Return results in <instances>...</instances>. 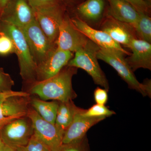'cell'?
<instances>
[{
	"instance_id": "cell-1",
	"label": "cell",
	"mask_w": 151,
	"mask_h": 151,
	"mask_svg": "<svg viewBox=\"0 0 151 151\" xmlns=\"http://www.w3.org/2000/svg\"><path fill=\"white\" fill-rule=\"evenodd\" d=\"M77 70L76 68L66 65L51 78L31 85L28 93L45 101L65 102L72 100L77 97L72 87V79Z\"/></svg>"
},
{
	"instance_id": "cell-2",
	"label": "cell",
	"mask_w": 151,
	"mask_h": 151,
	"mask_svg": "<svg viewBox=\"0 0 151 151\" xmlns=\"http://www.w3.org/2000/svg\"><path fill=\"white\" fill-rule=\"evenodd\" d=\"M0 31L13 42L15 53L18 59L20 74L23 80L30 85L37 81V65L34 61L23 32L19 27L0 21Z\"/></svg>"
},
{
	"instance_id": "cell-3",
	"label": "cell",
	"mask_w": 151,
	"mask_h": 151,
	"mask_svg": "<svg viewBox=\"0 0 151 151\" xmlns=\"http://www.w3.org/2000/svg\"><path fill=\"white\" fill-rule=\"evenodd\" d=\"M125 53L119 50L100 47L97 53L98 59L108 63L117 71L130 89L139 92L144 97L151 96V81L147 79L140 83L135 77L125 60Z\"/></svg>"
},
{
	"instance_id": "cell-4",
	"label": "cell",
	"mask_w": 151,
	"mask_h": 151,
	"mask_svg": "<svg viewBox=\"0 0 151 151\" xmlns=\"http://www.w3.org/2000/svg\"><path fill=\"white\" fill-rule=\"evenodd\" d=\"M99 49L98 45L89 40L83 47L74 52L75 55L67 65L85 70L91 76L95 84L108 91V80L99 65L97 58Z\"/></svg>"
},
{
	"instance_id": "cell-5",
	"label": "cell",
	"mask_w": 151,
	"mask_h": 151,
	"mask_svg": "<svg viewBox=\"0 0 151 151\" xmlns=\"http://www.w3.org/2000/svg\"><path fill=\"white\" fill-rule=\"evenodd\" d=\"M20 29L23 32L32 56L37 66L48 57L56 48V45L50 41L35 18L29 24Z\"/></svg>"
},
{
	"instance_id": "cell-6",
	"label": "cell",
	"mask_w": 151,
	"mask_h": 151,
	"mask_svg": "<svg viewBox=\"0 0 151 151\" xmlns=\"http://www.w3.org/2000/svg\"><path fill=\"white\" fill-rule=\"evenodd\" d=\"M33 134L31 122L27 116L14 119L0 129L3 143L15 151L27 145Z\"/></svg>"
},
{
	"instance_id": "cell-7",
	"label": "cell",
	"mask_w": 151,
	"mask_h": 151,
	"mask_svg": "<svg viewBox=\"0 0 151 151\" xmlns=\"http://www.w3.org/2000/svg\"><path fill=\"white\" fill-rule=\"evenodd\" d=\"M33 10L41 28L52 43L56 45L60 26L67 13V8L65 5H58Z\"/></svg>"
},
{
	"instance_id": "cell-8",
	"label": "cell",
	"mask_w": 151,
	"mask_h": 151,
	"mask_svg": "<svg viewBox=\"0 0 151 151\" xmlns=\"http://www.w3.org/2000/svg\"><path fill=\"white\" fill-rule=\"evenodd\" d=\"M27 116L31 122L34 134L51 151H57L62 145L64 133L57 129L55 124L42 119L32 108H29Z\"/></svg>"
},
{
	"instance_id": "cell-9",
	"label": "cell",
	"mask_w": 151,
	"mask_h": 151,
	"mask_svg": "<svg viewBox=\"0 0 151 151\" xmlns=\"http://www.w3.org/2000/svg\"><path fill=\"white\" fill-rule=\"evenodd\" d=\"M108 6L107 0H85L68 11L71 16L98 29L107 15Z\"/></svg>"
},
{
	"instance_id": "cell-10",
	"label": "cell",
	"mask_w": 151,
	"mask_h": 151,
	"mask_svg": "<svg viewBox=\"0 0 151 151\" xmlns=\"http://www.w3.org/2000/svg\"><path fill=\"white\" fill-rule=\"evenodd\" d=\"M88 38L74 26L68 11L60 26L57 47L74 53L86 45Z\"/></svg>"
},
{
	"instance_id": "cell-11",
	"label": "cell",
	"mask_w": 151,
	"mask_h": 151,
	"mask_svg": "<svg viewBox=\"0 0 151 151\" xmlns=\"http://www.w3.org/2000/svg\"><path fill=\"white\" fill-rule=\"evenodd\" d=\"M35 19L34 11L28 0H9L0 15V21L24 27Z\"/></svg>"
},
{
	"instance_id": "cell-12",
	"label": "cell",
	"mask_w": 151,
	"mask_h": 151,
	"mask_svg": "<svg viewBox=\"0 0 151 151\" xmlns=\"http://www.w3.org/2000/svg\"><path fill=\"white\" fill-rule=\"evenodd\" d=\"M29 93L14 95L0 105V129L14 119L27 116L30 104Z\"/></svg>"
},
{
	"instance_id": "cell-13",
	"label": "cell",
	"mask_w": 151,
	"mask_h": 151,
	"mask_svg": "<svg viewBox=\"0 0 151 151\" xmlns=\"http://www.w3.org/2000/svg\"><path fill=\"white\" fill-rule=\"evenodd\" d=\"M73 52L56 47L43 62L37 66V81L46 80L56 75L67 65Z\"/></svg>"
},
{
	"instance_id": "cell-14",
	"label": "cell",
	"mask_w": 151,
	"mask_h": 151,
	"mask_svg": "<svg viewBox=\"0 0 151 151\" xmlns=\"http://www.w3.org/2000/svg\"><path fill=\"white\" fill-rule=\"evenodd\" d=\"M98 29L105 32L116 42L127 48L133 39H137L132 24L120 21L108 15Z\"/></svg>"
},
{
	"instance_id": "cell-15",
	"label": "cell",
	"mask_w": 151,
	"mask_h": 151,
	"mask_svg": "<svg viewBox=\"0 0 151 151\" xmlns=\"http://www.w3.org/2000/svg\"><path fill=\"white\" fill-rule=\"evenodd\" d=\"M83 109L77 108L73 121L65 130L62 140V144L76 142L86 137V132L93 126L103 121V117L89 118L81 115Z\"/></svg>"
},
{
	"instance_id": "cell-16",
	"label": "cell",
	"mask_w": 151,
	"mask_h": 151,
	"mask_svg": "<svg viewBox=\"0 0 151 151\" xmlns=\"http://www.w3.org/2000/svg\"><path fill=\"white\" fill-rule=\"evenodd\" d=\"M70 17L71 22L74 26L86 36L88 39L99 47L119 50L124 52L127 55L131 54V52H129L123 48L122 45L115 42L105 32L89 26L76 17L71 16H70Z\"/></svg>"
},
{
	"instance_id": "cell-17",
	"label": "cell",
	"mask_w": 151,
	"mask_h": 151,
	"mask_svg": "<svg viewBox=\"0 0 151 151\" xmlns=\"http://www.w3.org/2000/svg\"><path fill=\"white\" fill-rule=\"evenodd\" d=\"M128 48L132 52L125 60L133 72L141 68L151 70V43L134 39Z\"/></svg>"
},
{
	"instance_id": "cell-18",
	"label": "cell",
	"mask_w": 151,
	"mask_h": 151,
	"mask_svg": "<svg viewBox=\"0 0 151 151\" xmlns=\"http://www.w3.org/2000/svg\"><path fill=\"white\" fill-rule=\"evenodd\" d=\"M107 14L120 21L134 25L137 21L139 12L124 0H107Z\"/></svg>"
},
{
	"instance_id": "cell-19",
	"label": "cell",
	"mask_w": 151,
	"mask_h": 151,
	"mask_svg": "<svg viewBox=\"0 0 151 151\" xmlns=\"http://www.w3.org/2000/svg\"><path fill=\"white\" fill-rule=\"evenodd\" d=\"M78 107L72 100L65 102H59L55 125L60 131L64 134L70 126Z\"/></svg>"
},
{
	"instance_id": "cell-20",
	"label": "cell",
	"mask_w": 151,
	"mask_h": 151,
	"mask_svg": "<svg viewBox=\"0 0 151 151\" xmlns=\"http://www.w3.org/2000/svg\"><path fill=\"white\" fill-rule=\"evenodd\" d=\"M30 104L38 115L47 122L55 124L59 102L47 101L40 98H30Z\"/></svg>"
},
{
	"instance_id": "cell-21",
	"label": "cell",
	"mask_w": 151,
	"mask_h": 151,
	"mask_svg": "<svg viewBox=\"0 0 151 151\" xmlns=\"http://www.w3.org/2000/svg\"><path fill=\"white\" fill-rule=\"evenodd\" d=\"M133 27L137 39L151 44V15L139 13V18Z\"/></svg>"
},
{
	"instance_id": "cell-22",
	"label": "cell",
	"mask_w": 151,
	"mask_h": 151,
	"mask_svg": "<svg viewBox=\"0 0 151 151\" xmlns=\"http://www.w3.org/2000/svg\"><path fill=\"white\" fill-rule=\"evenodd\" d=\"M116 113L114 111L110 110L105 105L95 104L87 110L83 109L81 115L85 117L97 118L103 117L106 119L115 115Z\"/></svg>"
},
{
	"instance_id": "cell-23",
	"label": "cell",
	"mask_w": 151,
	"mask_h": 151,
	"mask_svg": "<svg viewBox=\"0 0 151 151\" xmlns=\"http://www.w3.org/2000/svg\"><path fill=\"white\" fill-rule=\"evenodd\" d=\"M16 151H51L46 144L33 134L27 145L18 148L16 150Z\"/></svg>"
},
{
	"instance_id": "cell-24",
	"label": "cell",
	"mask_w": 151,
	"mask_h": 151,
	"mask_svg": "<svg viewBox=\"0 0 151 151\" xmlns=\"http://www.w3.org/2000/svg\"><path fill=\"white\" fill-rule=\"evenodd\" d=\"M57 151H90L86 136L76 142L62 144Z\"/></svg>"
},
{
	"instance_id": "cell-25",
	"label": "cell",
	"mask_w": 151,
	"mask_h": 151,
	"mask_svg": "<svg viewBox=\"0 0 151 151\" xmlns=\"http://www.w3.org/2000/svg\"><path fill=\"white\" fill-rule=\"evenodd\" d=\"M15 53L13 42L9 36L0 31V55Z\"/></svg>"
},
{
	"instance_id": "cell-26",
	"label": "cell",
	"mask_w": 151,
	"mask_h": 151,
	"mask_svg": "<svg viewBox=\"0 0 151 151\" xmlns=\"http://www.w3.org/2000/svg\"><path fill=\"white\" fill-rule=\"evenodd\" d=\"M14 82L8 73L0 68V93L12 91Z\"/></svg>"
},
{
	"instance_id": "cell-27",
	"label": "cell",
	"mask_w": 151,
	"mask_h": 151,
	"mask_svg": "<svg viewBox=\"0 0 151 151\" xmlns=\"http://www.w3.org/2000/svg\"><path fill=\"white\" fill-rule=\"evenodd\" d=\"M28 1L33 9L42 8L48 7L58 5L65 6L62 0H28Z\"/></svg>"
},
{
	"instance_id": "cell-28",
	"label": "cell",
	"mask_w": 151,
	"mask_h": 151,
	"mask_svg": "<svg viewBox=\"0 0 151 151\" xmlns=\"http://www.w3.org/2000/svg\"><path fill=\"white\" fill-rule=\"evenodd\" d=\"M108 90L104 88L97 87L94 92V100L96 104L105 105L108 102Z\"/></svg>"
},
{
	"instance_id": "cell-29",
	"label": "cell",
	"mask_w": 151,
	"mask_h": 151,
	"mask_svg": "<svg viewBox=\"0 0 151 151\" xmlns=\"http://www.w3.org/2000/svg\"><path fill=\"white\" fill-rule=\"evenodd\" d=\"M129 3L139 12L151 15V7L142 0H124Z\"/></svg>"
},
{
	"instance_id": "cell-30",
	"label": "cell",
	"mask_w": 151,
	"mask_h": 151,
	"mask_svg": "<svg viewBox=\"0 0 151 151\" xmlns=\"http://www.w3.org/2000/svg\"><path fill=\"white\" fill-rule=\"evenodd\" d=\"M84 1L85 0H62L63 2L67 7L68 11L73 8Z\"/></svg>"
},
{
	"instance_id": "cell-31",
	"label": "cell",
	"mask_w": 151,
	"mask_h": 151,
	"mask_svg": "<svg viewBox=\"0 0 151 151\" xmlns=\"http://www.w3.org/2000/svg\"><path fill=\"white\" fill-rule=\"evenodd\" d=\"M0 151H16L14 149L7 145L4 143L0 146Z\"/></svg>"
},
{
	"instance_id": "cell-32",
	"label": "cell",
	"mask_w": 151,
	"mask_h": 151,
	"mask_svg": "<svg viewBox=\"0 0 151 151\" xmlns=\"http://www.w3.org/2000/svg\"><path fill=\"white\" fill-rule=\"evenodd\" d=\"M9 0H0V15Z\"/></svg>"
},
{
	"instance_id": "cell-33",
	"label": "cell",
	"mask_w": 151,
	"mask_h": 151,
	"mask_svg": "<svg viewBox=\"0 0 151 151\" xmlns=\"http://www.w3.org/2000/svg\"><path fill=\"white\" fill-rule=\"evenodd\" d=\"M145 2L149 6L151 7V0H142Z\"/></svg>"
},
{
	"instance_id": "cell-34",
	"label": "cell",
	"mask_w": 151,
	"mask_h": 151,
	"mask_svg": "<svg viewBox=\"0 0 151 151\" xmlns=\"http://www.w3.org/2000/svg\"><path fill=\"white\" fill-rule=\"evenodd\" d=\"M3 143L2 140L1 138V134H0V146Z\"/></svg>"
}]
</instances>
